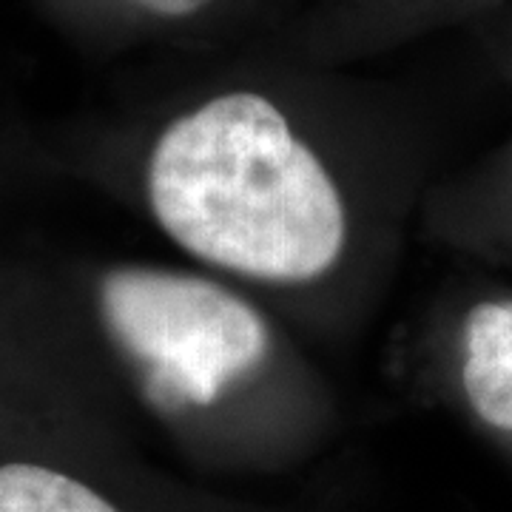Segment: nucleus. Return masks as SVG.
I'll use <instances>...</instances> for the list:
<instances>
[{"instance_id": "f257e3e1", "label": "nucleus", "mask_w": 512, "mask_h": 512, "mask_svg": "<svg viewBox=\"0 0 512 512\" xmlns=\"http://www.w3.org/2000/svg\"><path fill=\"white\" fill-rule=\"evenodd\" d=\"M143 194L183 254L248 282L308 285L348 248L333 171L259 92L214 94L177 114L148 148Z\"/></svg>"}, {"instance_id": "f03ea898", "label": "nucleus", "mask_w": 512, "mask_h": 512, "mask_svg": "<svg viewBox=\"0 0 512 512\" xmlns=\"http://www.w3.org/2000/svg\"><path fill=\"white\" fill-rule=\"evenodd\" d=\"M94 319L168 413H202L265 365L271 333L254 305L214 279L117 265L94 279Z\"/></svg>"}, {"instance_id": "7ed1b4c3", "label": "nucleus", "mask_w": 512, "mask_h": 512, "mask_svg": "<svg viewBox=\"0 0 512 512\" xmlns=\"http://www.w3.org/2000/svg\"><path fill=\"white\" fill-rule=\"evenodd\" d=\"M0 512H140L117 487L46 444L0 450Z\"/></svg>"}, {"instance_id": "20e7f679", "label": "nucleus", "mask_w": 512, "mask_h": 512, "mask_svg": "<svg viewBox=\"0 0 512 512\" xmlns=\"http://www.w3.org/2000/svg\"><path fill=\"white\" fill-rule=\"evenodd\" d=\"M461 390L478 421L512 436V299L481 302L467 316Z\"/></svg>"}, {"instance_id": "39448f33", "label": "nucleus", "mask_w": 512, "mask_h": 512, "mask_svg": "<svg viewBox=\"0 0 512 512\" xmlns=\"http://www.w3.org/2000/svg\"><path fill=\"white\" fill-rule=\"evenodd\" d=\"M128 3L151 15V18L185 20L200 15L202 9H208L214 0H128Z\"/></svg>"}]
</instances>
